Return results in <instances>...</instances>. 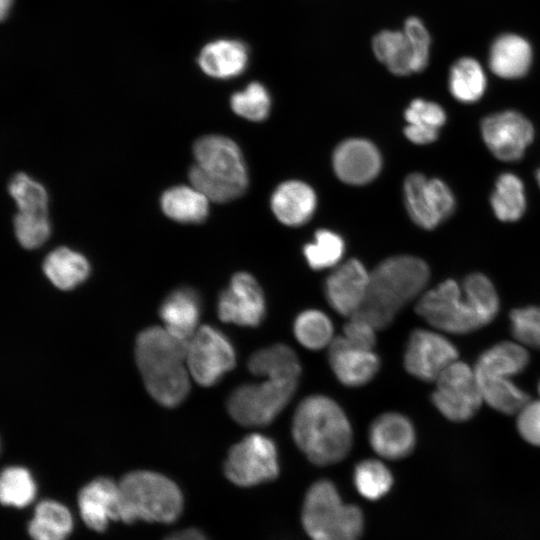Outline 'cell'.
<instances>
[{
  "label": "cell",
  "instance_id": "6da1fadb",
  "mask_svg": "<svg viewBox=\"0 0 540 540\" xmlns=\"http://www.w3.org/2000/svg\"><path fill=\"white\" fill-rule=\"evenodd\" d=\"M429 279L430 268L421 258H387L370 272L365 300L351 317L366 321L376 330L387 328L398 312L421 294Z\"/></svg>",
  "mask_w": 540,
  "mask_h": 540
},
{
  "label": "cell",
  "instance_id": "7a4b0ae2",
  "mask_svg": "<svg viewBox=\"0 0 540 540\" xmlns=\"http://www.w3.org/2000/svg\"><path fill=\"white\" fill-rule=\"evenodd\" d=\"M188 343L156 326L143 330L137 336V366L147 391L163 406L178 405L189 392Z\"/></svg>",
  "mask_w": 540,
  "mask_h": 540
},
{
  "label": "cell",
  "instance_id": "3957f363",
  "mask_svg": "<svg viewBox=\"0 0 540 540\" xmlns=\"http://www.w3.org/2000/svg\"><path fill=\"white\" fill-rule=\"evenodd\" d=\"M292 436L308 460L318 466L343 460L353 439L345 412L333 399L320 394L299 403L292 419Z\"/></svg>",
  "mask_w": 540,
  "mask_h": 540
},
{
  "label": "cell",
  "instance_id": "277c9868",
  "mask_svg": "<svg viewBox=\"0 0 540 540\" xmlns=\"http://www.w3.org/2000/svg\"><path fill=\"white\" fill-rule=\"evenodd\" d=\"M193 154L196 164L189 170V180L208 200L224 203L245 192L248 173L242 152L232 139L203 136L194 143Z\"/></svg>",
  "mask_w": 540,
  "mask_h": 540
},
{
  "label": "cell",
  "instance_id": "5b68a950",
  "mask_svg": "<svg viewBox=\"0 0 540 540\" xmlns=\"http://www.w3.org/2000/svg\"><path fill=\"white\" fill-rule=\"evenodd\" d=\"M119 520L171 523L182 512L183 497L177 485L151 471H134L119 483Z\"/></svg>",
  "mask_w": 540,
  "mask_h": 540
},
{
  "label": "cell",
  "instance_id": "8992f818",
  "mask_svg": "<svg viewBox=\"0 0 540 540\" xmlns=\"http://www.w3.org/2000/svg\"><path fill=\"white\" fill-rule=\"evenodd\" d=\"M302 523L312 540H359L364 528L361 509L344 503L328 479L318 480L308 489Z\"/></svg>",
  "mask_w": 540,
  "mask_h": 540
},
{
  "label": "cell",
  "instance_id": "52a82bcc",
  "mask_svg": "<svg viewBox=\"0 0 540 540\" xmlns=\"http://www.w3.org/2000/svg\"><path fill=\"white\" fill-rule=\"evenodd\" d=\"M298 380L267 378L238 386L227 400L230 416L247 427L270 424L292 399Z\"/></svg>",
  "mask_w": 540,
  "mask_h": 540
},
{
  "label": "cell",
  "instance_id": "ba28073f",
  "mask_svg": "<svg viewBox=\"0 0 540 540\" xmlns=\"http://www.w3.org/2000/svg\"><path fill=\"white\" fill-rule=\"evenodd\" d=\"M416 313L434 328L451 334H468L484 327L466 300L462 286L446 279L418 299Z\"/></svg>",
  "mask_w": 540,
  "mask_h": 540
},
{
  "label": "cell",
  "instance_id": "9c48e42d",
  "mask_svg": "<svg viewBox=\"0 0 540 540\" xmlns=\"http://www.w3.org/2000/svg\"><path fill=\"white\" fill-rule=\"evenodd\" d=\"M226 477L235 485L252 487L279 475L277 446L273 439L253 433L233 445L224 463Z\"/></svg>",
  "mask_w": 540,
  "mask_h": 540
},
{
  "label": "cell",
  "instance_id": "30bf717a",
  "mask_svg": "<svg viewBox=\"0 0 540 540\" xmlns=\"http://www.w3.org/2000/svg\"><path fill=\"white\" fill-rule=\"evenodd\" d=\"M431 401L440 414L452 422H465L474 417L483 402L475 370L461 361L450 364L436 380Z\"/></svg>",
  "mask_w": 540,
  "mask_h": 540
},
{
  "label": "cell",
  "instance_id": "8fae6325",
  "mask_svg": "<svg viewBox=\"0 0 540 540\" xmlns=\"http://www.w3.org/2000/svg\"><path fill=\"white\" fill-rule=\"evenodd\" d=\"M186 362L190 375L202 386L216 384L236 363V353L229 338L220 330L198 327L187 347Z\"/></svg>",
  "mask_w": 540,
  "mask_h": 540
},
{
  "label": "cell",
  "instance_id": "7c38bea8",
  "mask_svg": "<svg viewBox=\"0 0 540 540\" xmlns=\"http://www.w3.org/2000/svg\"><path fill=\"white\" fill-rule=\"evenodd\" d=\"M405 207L419 227L432 230L455 211L456 199L446 182L427 178L421 173L409 174L403 185Z\"/></svg>",
  "mask_w": 540,
  "mask_h": 540
},
{
  "label": "cell",
  "instance_id": "4fadbf2b",
  "mask_svg": "<svg viewBox=\"0 0 540 540\" xmlns=\"http://www.w3.org/2000/svg\"><path fill=\"white\" fill-rule=\"evenodd\" d=\"M480 131L488 150L504 162L522 159L535 135L531 121L521 112L512 109L483 118Z\"/></svg>",
  "mask_w": 540,
  "mask_h": 540
},
{
  "label": "cell",
  "instance_id": "5bb4252c",
  "mask_svg": "<svg viewBox=\"0 0 540 540\" xmlns=\"http://www.w3.org/2000/svg\"><path fill=\"white\" fill-rule=\"evenodd\" d=\"M458 356L457 347L444 335L427 329H415L409 335L403 363L410 375L431 382L457 361Z\"/></svg>",
  "mask_w": 540,
  "mask_h": 540
},
{
  "label": "cell",
  "instance_id": "9a60e30c",
  "mask_svg": "<svg viewBox=\"0 0 540 540\" xmlns=\"http://www.w3.org/2000/svg\"><path fill=\"white\" fill-rule=\"evenodd\" d=\"M217 312L223 322L258 327L266 315V301L257 280L247 272L234 274L219 294Z\"/></svg>",
  "mask_w": 540,
  "mask_h": 540
},
{
  "label": "cell",
  "instance_id": "2e32d148",
  "mask_svg": "<svg viewBox=\"0 0 540 540\" xmlns=\"http://www.w3.org/2000/svg\"><path fill=\"white\" fill-rule=\"evenodd\" d=\"M370 273L357 259H350L327 277L324 293L329 305L343 316H352L365 300Z\"/></svg>",
  "mask_w": 540,
  "mask_h": 540
},
{
  "label": "cell",
  "instance_id": "e0dca14e",
  "mask_svg": "<svg viewBox=\"0 0 540 540\" xmlns=\"http://www.w3.org/2000/svg\"><path fill=\"white\" fill-rule=\"evenodd\" d=\"M332 163L341 181L350 185H364L377 177L382 167V158L372 142L350 138L336 147Z\"/></svg>",
  "mask_w": 540,
  "mask_h": 540
},
{
  "label": "cell",
  "instance_id": "ac0fdd59",
  "mask_svg": "<svg viewBox=\"0 0 540 540\" xmlns=\"http://www.w3.org/2000/svg\"><path fill=\"white\" fill-rule=\"evenodd\" d=\"M328 362L345 386L359 387L371 381L380 369V358L372 350L350 344L343 335L329 344Z\"/></svg>",
  "mask_w": 540,
  "mask_h": 540
},
{
  "label": "cell",
  "instance_id": "d6986e66",
  "mask_svg": "<svg viewBox=\"0 0 540 540\" xmlns=\"http://www.w3.org/2000/svg\"><path fill=\"white\" fill-rule=\"evenodd\" d=\"M534 51L530 41L521 34L504 32L491 42L487 64L491 73L500 79L518 80L531 70Z\"/></svg>",
  "mask_w": 540,
  "mask_h": 540
},
{
  "label": "cell",
  "instance_id": "ffe728a7",
  "mask_svg": "<svg viewBox=\"0 0 540 540\" xmlns=\"http://www.w3.org/2000/svg\"><path fill=\"white\" fill-rule=\"evenodd\" d=\"M368 439L381 457L399 460L410 455L416 445V430L411 420L397 412L384 413L371 423Z\"/></svg>",
  "mask_w": 540,
  "mask_h": 540
},
{
  "label": "cell",
  "instance_id": "44dd1931",
  "mask_svg": "<svg viewBox=\"0 0 540 540\" xmlns=\"http://www.w3.org/2000/svg\"><path fill=\"white\" fill-rule=\"evenodd\" d=\"M78 505L85 524L95 531H104L110 520H119V484L108 478L91 481L81 489Z\"/></svg>",
  "mask_w": 540,
  "mask_h": 540
},
{
  "label": "cell",
  "instance_id": "7402d4cb",
  "mask_svg": "<svg viewBox=\"0 0 540 540\" xmlns=\"http://www.w3.org/2000/svg\"><path fill=\"white\" fill-rule=\"evenodd\" d=\"M314 190L306 183L289 180L281 183L271 196V209L284 225L299 226L306 223L316 209Z\"/></svg>",
  "mask_w": 540,
  "mask_h": 540
},
{
  "label": "cell",
  "instance_id": "603a6c76",
  "mask_svg": "<svg viewBox=\"0 0 540 540\" xmlns=\"http://www.w3.org/2000/svg\"><path fill=\"white\" fill-rule=\"evenodd\" d=\"M247 46L238 40L219 39L206 44L198 56V65L210 77L230 79L240 75L247 67Z\"/></svg>",
  "mask_w": 540,
  "mask_h": 540
},
{
  "label": "cell",
  "instance_id": "cb8c5ba5",
  "mask_svg": "<svg viewBox=\"0 0 540 540\" xmlns=\"http://www.w3.org/2000/svg\"><path fill=\"white\" fill-rule=\"evenodd\" d=\"M200 308L199 297L193 290H175L160 307L164 328L172 335L189 342L198 329Z\"/></svg>",
  "mask_w": 540,
  "mask_h": 540
},
{
  "label": "cell",
  "instance_id": "d4e9b609",
  "mask_svg": "<svg viewBox=\"0 0 540 540\" xmlns=\"http://www.w3.org/2000/svg\"><path fill=\"white\" fill-rule=\"evenodd\" d=\"M406 138L417 145L431 144L439 137L447 121L444 108L437 102L416 98L404 111Z\"/></svg>",
  "mask_w": 540,
  "mask_h": 540
},
{
  "label": "cell",
  "instance_id": "484cf974",
  "mask_svg": "<svg viewBox=\"0 0 540 540\" xmlns=\"http://www.w3.org/2000/svg\"><path fill=\"white\" fill-rule=\"evenodd\" d=\"M448 90L462 104L478 102L488 87V78L482 64L474 57L463 56L449 68Z\"/></svg>",
  "mask_w": 540,
  "mask_h": 540
},
{
  "label": "cell",
  "instance_id": "4316f807",
  "mask_svg": "<svg viewBox=\"0 0 540 540\" xmlns=\"http://www.w3.org/2000/svg\"><path fill=\"white\" fill-rule=\"evenodd\" d=\"M248 369L257 376L291 380H298L302 371L297 354L283 343L255 351L248 360Z\"/></svg>",
  "mask_w": 540,
  "mask_h": 540
},
{
  "label": "cell",
  "instance_id": "83f0119b",
  "mask_svg": "<svg viewBox=\"0 0 540 540\" xmlns=\"http://www.w3.org/2000/svg\"><path fill=\"white\" fill-rule=\"evenodd\" d=\"M529 362V353L522 345L502 341L479 355L474 370L480 374L510 378L523 372Z\"/></svg>",
  "mask_w": 540,
  "mask_h": 540
},
{
  "label": "cell",
  "instance_id": "f1b7e54d",
  "mask_svg": "<svg viewBox=\"0 0 540 540\" xmlns=\"http://www.w3.org/2000/svg\"><path fill=\"white\" fill-rule=\"evenodd\" d=\"M376 58L396 76H408L415 73L414 56L411 44L405 32L383 30L372 41Z\"/></svg>",
  "mask_w": 540,
  "mask_h": 540
},
{
  "label": "cell",
  "instance_id": "f546056e",
  "mask_svg": "<svg viewBox=\"0 0 540 540\" xmlns=\"http://www.w3.org/2000/svg\"><path fill=\"white\" fill-rule=\"evenodd\" d=\"M43 270L57 288L69 290L87 278L90 267L82 254L67 247H59L47 255Z\"/></svg>",
  "mask_w": 540,
  "mask_h": 540
},
{
  "label": "cell",
  "instance_id": "4dcf8cb0",
  "mask_svg": "<svg viewBox=\"0 0 540 540\" xmlns=\"http://www.w3.org/2000/svg\"><path fill=\"white\" fill-rule=\"evenodd\" d=\"M208 198L196 188L174 186L161 196V207L169 218L182 223H200L209 213Z\"/></svg>",
  "mask_w": 540,
  "mask_h": 540
},
{
  "label": "cell",
  "instance_id": "1f68e13d",
  "mask_svg": "<svg viewBox=\"0 0 540 540\" xmlns=\"http://www.w3.org/2000/svg\"><path fill=\"white\" fill-rule=\"evenodd\" d=\"M490 205L494 215L499 220L503 222L519 220L527 207L522 180L510 172L499 175L490 195Z\"/></svg>",
  "mask_w": 540,
  "mask_h": 540
},
{
  "label": "cell",
  "instance_id": "d6a6232c",
  "mask_svg": "<svg viewBox=\"0 0 540 540\" xmlns=\"http://www.w3.org/2000/svg\"><path fill=\"white\" fill-rule=\"evenodd\" d=\"M476 377L483 401L503 414L517 413L530 401L529 394L508 377L480 373Z\"/></svg>",
  "mask_w": 540,
  "mask_h": 540
},
{
  "label": "cell",
  "instance_id": "836d02e7",
  "mask_svg": "<svg viewBox=\"0 0 540 540\" xmlns=\"http://www.w3.org/2000/svg\"><path fill=\"white\" fill-rule=\"evenodd\" d=\"M73 528L70 511L53 500L40 502L28 531L33 540H66Z\"/></svg>",
  "mask_w": 540,
  "mask_h": 540
},
{
  "label": "cell",
  "instance_id": "e575fe53",
  "mask_svg": "<svg viewBox=\"0 0 540 540\" xmlns=\"http://www.w3.org/2000/svg\"><path fill=\"white\" fill-rule=\"evenodd\" d=\"M462 291L484 326L492 322L500 308V300L491 280L480 272L467 275L462 283Z\"/></svg>",
  "mask_w": 540,
  "mask_h": 540
},
{
  "label": "cell",
  "instance_id": "d590c367",
  "mask_svg": "<svg viewBox=\"0 0 540 540\" xmlns=\"http://www.w3.org/2000/svg\"><path fill=\"white\" fill-rule=\"evenodd\" d=\"M293 332L297 341L310 350H319L332 342L333 325L322 311H302L294 320Z\"/></svg>",
  "mask_w": 540,
  "mask_h": 540
},
{
  "label": "cell",
  "instance_id": "8d00e7d4",
  "mask_svg": "<svg viewBox=\"0 0 540 540\" xmlns=\"http://www.w3.org/2000/svg\"><path fill=\"white\" fill-rule=\"evenodd\" d=\"M353 482L361 496L368 500H377L390 491L393 476L382 462L366 459L355 466Z\"/></svg>",
  "mask_w": 540,
  "mask_h": 540
},
{
  "label": "cell",
  "instance_id": "74e56055",
  "mask_svg": "<svg viewBox=\"0 0 540 540\" xmlns=\"http://www.w3.org/2000/svg\"><path fill=\"white\" fill-rule=\"evenodd\" d=\"M342 237L328 229H320L314 240L303 248L308 265L314 270H322L336 265L344 254Z\"/></svg>",
  "mask_w": 540,
  "mask_h": 540
},
{
  "label": "cell",
  "instance_id": "f35d334b",
  "mask_svg": "<svg viewBox=\"0 0 540 540\" xmlns=\"http://www.w3.org/2000/svg\"><path fill=\"white\" fill-rule=\"evenodd\" d=\"M36 486L30 472L18 466L3 470L0 479V498L4 505L22 508L32 502Z\"/></svg>",
  "mask_w": 540,
  "mask_h": 540
},
{
  "label": "cell",
  "instance_id": "ab89813d",
  "mask_svg": "<svg viewBox=\"0 0 540 540\" xmlns=\"http://www.w3.org/2000/svg\"><path fill=\"white\" fill-rule=\"evenodd\" d=\"M231 108L239 116L250 121H263L271 108L267 89L259 82H251L242 91L231 96Z\"/></svg>",
  "mask_w": 540,
  "mask_h": 540
},
{
  "label": "cell",
  "instance_id": "60d3db41",
  "mask_svg": "<svg viewBox=\"0 0 540 540\" xmlns=\"http://www.w3.org/2000/svg\"><path fill=\"white\" fill-rule=\"evenodd\" d=\"M9 193L20 212L47 213L48 195L45 188L26 174L19 173L11 179Z\"/></svg>",
  "mask_w": 540,
  "mask_h": 540
},
{
  "label": "cell",
  "instance_id": "b9f144b4",
  "mask_svg": "<svg viewBox=\"0 0 540 540\" xmlns=\"http://www.w3.org/2000/svg\"><path fill=\"white\" fill-rule=\"evenodd\" d=\"M14 228L19 243L27 249L41 246L51 231L47 213L18 211L14 218Z\"/></svg>",
  "mask_w": 540,
  "mask_h": 540
},
{
  "label": "cell",
  "instance_id": "7bdbcfd3",
  "mask_svg": "<svg viewBox=\"0 0 540 540\" xmlns=\"http://www.w3.org/2000/svg\"><path fill=\"white\" fill-rule=\"evenodd\" d=\"M509 320L511 333L519 343L540 348V307L515 308L510 311Z\"/></svg>",
  "mask_w": 540,
  "mask_h": 540
},
{
  "label": "cell",
  "instance_id": "ee69618b",
  "mask_svg": "<svg viewBox=\"0 0 540 540\" xmlns=\"http://www.w3.org/2000/svg\"><path fill=\"white\" fill-rule=\"evenodd\" d=\"M403 31L409 39L414 56V71L420 73L429 65L432 47L431 34L424 22L416 17H408Z\"/></svg>",
  "mask_w": 540,
  "mask_h": 540
},
{
  "label": "cell",
  "instance_id": "f6af8a7d",
  "mask_svg": "<svg viewBox=\"0 0 540 540\" xmlns=\"http://www.w3.org/2000/svg\"><path fill=\"white\" fill-rule=\"evenodd\" d=\"M516 426L523 440L540 447V401H529L519 411Z\"/></svg>",
  "mask_w": 540,
  "mask_h": 540
},
{
  "label": "cell",
  "instance_id": "bcb514c9",
  "mask_svg": "<svg viewBox=\"0 0 540 540\" xmlns=\"http://www.w3.org/2000/svg\"><path fill=\"white\" fill-rule=\"evenodd\" d=\"M375 328L364 320L351 317L343 329V337L353 346L372 350L376 344Z\"/></svg>",
  "mask_w": 540,
  "mask_h": 540
},
{
  "label": "cell",
  "instance_id": "7dc6e473",
  "mask_svg": "<svg viewBox=\"0 0 540 540\" xmlns=\"http://www.w3.org/2000/svg\"><path fill=\"white\" fill-rule=\"evenodd\" d=\"M165 540H207L205 535L198 529H187L181 532H177Z\"/></svg>",
  "mask_w": 540,
  "mask_h": 540
},
{
  "label": "cell",
  "instance_id": "c3c4849f",
  "mask_svg": "<svg viewBox=\"0 0 540 540\" xmlns=\"http://www.w3.org/2000/svg\"><path fill=\"white\" fill-rule=\"evenodd\" d=\"M12 4H13V0H1L0 1V14H1V19H4L8 16L9 14V11L12 7Z\"/></svg>",
  "mask_w": 540,
  "mask_h": 540
},
{
  "label": "cell",
  "instance_id": "681fc988",
  "mask_svg": "<svg viewBox=\"0 0 540 540\" xmlns=\"http://www.w3.org/2000/svg\"><path fill=\"white\" fill-rule=\"evenodd\" d=\"M535 177H536L538 185L540 186V168L536 171Z\"/></svg>",
  "mask_w": 540,
  "mask_h": 540
},
{
  "label": "cell",
  "instance_id": "f907efd6",
  "mask_svg": "<svg viewBox=\"0 0 540 540\" xmlns=\"http://www.w3.org/2000/svg\"><path fill=\"white\" fill-rule=\"evenodd\" d=\"M537 389H538V392H539V394H540V380H539V382H538Z\"/></svg>",
  "mask_w": 540,
  "mask_h": 540
}]
</instances>
